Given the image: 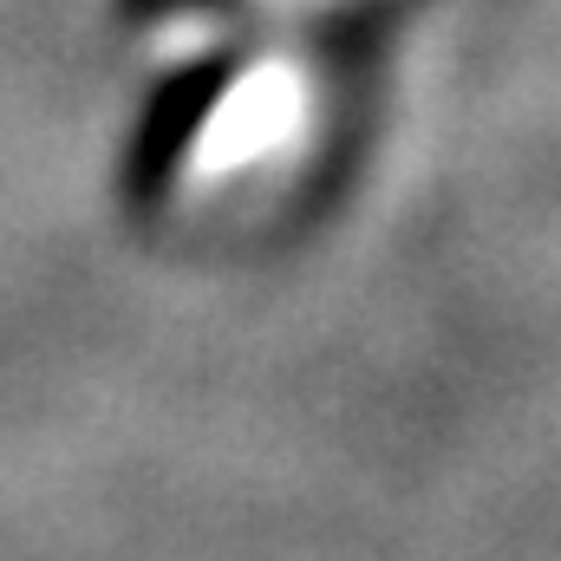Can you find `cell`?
Segmentation results:
<instances>
[{
    "label": "cell",
    "instance_id": "6da1fadb",
    "mask_svg": "<svg viewBox=\"0 0 561 561\" xmlns=\"http://www.w3.org/2000/svg\"><path fill=\"white\" fill-rule=\"evenodd\" d=\"M320 131L313 66L287 46H236L170 79L131 144V196L150 216L209 209L275 170H294Z\"/></svg>",
    "mask_w": 561,
    "mask_h": 561
},
{
    "label": "cell",
    "instance_id": "7a4b0ae2",
    "mask_svg": "<svg viewBox=\"0 0 561 561\" xmlns=\"http://www.w3.org/2000/svg\"><path fill=\"white\" fill-rule=\"evenodd\" d=\"M222 7H229V0H196V13H222ZM170 20H176V26H183V39H196V46H203V39H209V26H216V20H190V13H170Z\"/></svg>",
    "mask_w": 561,
    "mask_h": 561
}]
</instances>
